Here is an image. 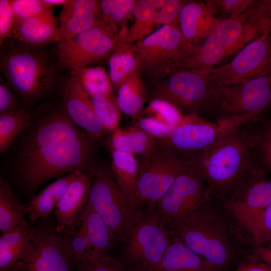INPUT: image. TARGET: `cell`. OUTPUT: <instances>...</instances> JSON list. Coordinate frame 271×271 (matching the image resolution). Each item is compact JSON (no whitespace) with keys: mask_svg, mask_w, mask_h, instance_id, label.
Segmentation results:
<instances>
[{"mask_svg":"<svg viewBox=\"0 0 271 271\" xmlns=\"http://www.w3.org/2000/svg\"><path fill=\"white\" fill-rule=\"evenodd\" d=\"M206 74L216 86L238 84L271 74L270 28L245 45L231 61Z\"/></svg>","mask_w":271,"mask_h":271,"instance_id":"obj_14","label":"cell"},{"mask_svg":"<svg viewBox=\"0 0 271 271\" xmlns=\"http://www.w3.org/2000/svg\"><path fill=\"white\" fill-rule=\"evenodd\" d=\"M93 172H81L78 175L57 203L54 210L55 229L57 232L62 233L70 226L87 204Z\"/></svg>","mask_w":271,"mask_h":271,"instance_id":"obj_23","label":"cell"},{"mask_svg":"<svg viewBox=\"0 0 271 271\" xmlns=\"http://www.w3.org/2000/svg\"><path fill=\"white\" fill-rule=\"evenodd\" d=\"M89 202L121 245L147 212L130 203L110 169L98 165L93 173Z\"/></svg>","mask_w":271,"mask_h":271,"instance_id":"obj_6","label":"cell"},{"mask_svg":"<svg viewBox=\"0 0 271 271\" xmlns=\"http://www.w3.org/2000/svg\"><path fill=\"white\" fill-rule=\"evenodd\" d=\"M152 116L176 127L186 122L190 115H185L169 102L158 98L152 99L142 114Z\"/></svg>","mask_w":271,"mask_h":271,"instance_id":"obj_38","label":"cell"},{"mask_svg":"<svg viewBox=\"0 0 271 271\" xmlns=\"http://www.w3.org/2000/svg\"><path fill=\"white\" fill-rule=\"evenodd\" d=\"M111 151L124 152L142 156L152 152L159 141L137 126L117 128L110 138Z\"/></svg>","mask_w":271,"mask_h":271,"instance_id":"obj_30","label":"cell"},{"mask_svg":"<svg viewBox=\"0 0 271 271\" xmlns=\"http://www.w3.org/2000/svg\"><path fill=\"white\" fill-rule=\"evenodd\" d=\"M232 271H271V266L253 259L240 263Z\"/></svg>","mask_w":271,"mask_h":271,"instance_id":"obj_47","label":"cell"},{"mask_svg":"<svg viewBox=\"0 0 271 271\" xmlns=\"http://www.w3.org/2000/svg\"><path fill=\"white\" fill-rule=\"evenodd\" d=\"M170 239L157 211L147 212L122 244L119 260L129 271H156Z\"/></svg>","mask_w":271,"mask_h":271,"instance_id":"obj_9","label":"cell"},{"mask_svg":"<svg viewBox=\"0 0 271 271\" xmlns=\"http://www.w3.org/2000/svg\"><path fill=\"white\" fill-rule=\"evenodd\" d=\"M251 12L256 17L265 18L270 20L271 0L256 1Z\"/></svg>","mask_w":271,"mask_h":271,"instance_id":"obj_48","label":"cell"},{"mask_svg":"<svg viewBox=\"0 0 271 271\" xmlns=\"http://www.w3.org/2000/svg\"><path fill=\"white\" fill-rule=\"evenodd\" d=\"M247 234L253 247L271 243V204L254 221Z\"/></svg>","mask_w":271,"mask_h":271,"instance_id":"obj_42","label":"cell"},{"mask_svg":"<svg viewBox=\"0 0 271 271\" xmlns=\"http://www.w3.org/2000/svg\"><path fill=\"white\" fill-rule=\"evenodd\" d=\"M251 251L255 259L271 266V243L253 247Z\"/></svg>","mask_w":271,"mask_h":271,"instance_id":"obj_49","label":"cell"},{"mask_svg":"<svg viewBox=\"0 0 271 271\" xmlns=\"http://www.w3.org/2000/svg\"><path fill=\"white\" fill-rule=\"evenodd\" d=\"M90 97L95 111L105 131L112 132L118 128L121 111L117 104L116 98L101 94Z\"/></svg>","mask_w":271,"mask_h":271,"instance_id":"obj_37","label":"cell"},{"mask_svg":"<svg viewBox=\"0 0 271 271\" xmlns=\"http://www.w3.org/2000/svg\"><path fill=\"white\" fill-rule=\"evenodd\" d=\"M31 108L23 106L7 113L0 114V153L3 154L18 136L31 123Z\"/></svg>","mask_w":271,"mask_h":271,"instance_id":"obj_34","label":"cell"},{"mask_svg":"<svg viewBox=\"0 0 271 271\" xmlns=\"http://www.w3.org/2000/svg\"><path fill=\"white\" fill-rule=\"evenodd\" d=\"M14 22L24 21L53 9L44 0H10Z\"/></svg>","mask_w":271,"mask_h":271,"instance_id":"obj_41","label":"cell"},{"mask_svg":"<svg viewBox=\"0 0 271 271\" xmlns=\"http://www.w3.org/2000/svg\"><path fill=\"white\" fill-rule=\"evenodd\" d=\"M10 39L35 46L57 44L61 41L58 18L52 9L30 19L14 22Z\"/></svg>","mask_w":271,"mask_h":271,"instance_id":"obj_24","label":"cell"},{"mask_svg":"<svg viewBox=\"0 0 271 271\" xmlns=\"http://www.w3.org/2000/svg\"><path fill=\"white\" fill-rule=\"evenodd\" d=\"M270 105L271 74L238 84L217 86L213 110L218 112V118L260 114Z\"/></svg>","mask_w":271,"mask_h":271,"instance_id":"obj_15","label":"cell"},{"mask_svg":"<svg viewBox=\"0 0 271 271\" xmlns=\"http://www.w3.org/2000/svg\"><path fill=\"white\" fill-rule=\"evenodd\" d=\"M45 2L54 6L62 5L65 4L68 0H44Z\"/></svg>","mask_w":271,"mask_h":271,"instance_id":"obj_50","label":"cell"},{"mask_svg":"<svg viewBox=\"0 0 271 271\" xmlns=\"http://www.w3.org/2000/svg\"><path fill=\"white\" fill-rule=\"evenodd\" d=\"M82 171H76L60 177L36 195L27 204L31 221L46 219L55 210L71 182Z\"/></svg>","mask_w":271,"mask_h":271,"instance_id":"obj_28","label":"cell"},{"mask_svg":"<svg viewBox=\"0 0 271 271\" xmlns=\"http://www.w3.org/2000/svg\"><path fill=\"white\" fill-rule=\"evenodd\" d=\"M216 18L219 20L235 18L252 9L254 0H207Z\"/></svg>","mask_w":271,"mask_h":271,"instance_id":"obj_39","label":"cell"},{"mask_svg":"<svg viewBox=\"0 0 271 271\" xmlns=\"http://www.w3.org/2000/svg\"><path fill=\"white\" fill-rule=\"evenodd\" d=\"M270 28L268 22L249 19L248 11L238 18L222 20L203 42L188 53L181 69L206 73Z\"/></svg>","mask_w":271,"mask_h":271,"instance_id":"obj_5","label":"cell"},{"mask_svg":"<svg viewBox=\"0 0 271 271\" xmlns=\"http://www.w3.org/2000/svg\"><path fill=\"white\" fill-rule=\"evenodd\" d=\"M58 19L61 41L105 23L100 1L96 0H68L62 6Z\"/></svg>","mask_w":271,"mask_h":271,"instance_id":"obj_21","label":"cell"},{"mask_svg":"<svg viewBox=\"0 0 271 271\" xmlns=\"http://www.w3.org/2000/svg\"><path fill=\"white\" fill-rule=\"evenodd\" d=\"M255 169L271 174V114L264 110L242 125Z\"/></svg>","mask_w":271,"mask_h":271,"instance_id":"obj_25","label":"cell"},{"mask_svg":"<svg viewBox=\"0 0 271 271\" xmlns=\"http://www.w3.org/2000/svg\"><path fill=\"white\" fill-rule=\"evenodd\" d=\"M117 91L116 100L121 111L137 119L141 116L147 99L140 70L131 74Z\"/></svg>","mask_w":271,"mask_h":271,"instance_id":"obj_32","label":"cell"},{"mask_svg":"<svg viewBox=\"0 0 271 271\" xmlns=\"http://www.w3.org/2000/svg\"><path fill=\"white\" fill-rule=\"evenodd\" d=\"M1 46V71L22 105L32 108L47 98L59 82L54 50L12 39Z\"/></svg>","mask_w":271,"mask_h":271,"instance_id":"obj_3","label":"cell"},{"mask_svg":"<svg viewBox=\"0 0 271 271\" xmlns=\"http://www.w3.org/2000/svg\"><path fill=\"white\" fill-rule=\"evenodd\" d=\"M135 126L158 140L168 138L177 127L152 116L139 117Z\"/></svg>","mask_w":271,"mask_h":271,"instance_id":"obj_43","label":"cell"},{"mask_svg":"<svg viewBox=\"0 0 271 271\" xmlns=\"http://www.w3.org/2000/svg\"><path fill=\"white\" fill-rule=\"evenodd\" d=\"M70 75L79 82L90 97L101 94L115 97L109 77L104 68L101 67H85L70 71Z\"/></svg>","mask_w":271,"mask_h":271,"instance_id":"obj_35","label":"cell"},{"mask_svg":"<svg viewBox=\"0 0 271 271\" xmlns=\"http://www.w3.org/2000/svg\"><path fill=\"white\" fill-rule=\"evenodd\" d=\"M82 271H129L119 259L105 255L97 260L90 261Z\"/></svg>","mask_w":271,"mask_h":271,"instance_id":"obj_46","label":"cell"},{"mask_svg":"<svg viewBox=\"0 0 271 271\" xmlns=\"http://www.w3.org/2000/svg\"><path fill=\"white\" fill-rule=\"evenodd\" d=\"M27 204H23L16 196L8 179L0 178V231L4 233L13 229L26 219Z\"/></svg>","mask_w":271,"mask_h":271,"instance_id":"obj_33","label":"cell"},{"mask_svg":"<svg viewBox=\"0 0 271 271\" xmlns=\"http://www.w3.org/2000/svg\"><path fill=\"white\" fill-rule=\"evenodd\" d=\"M132 49L141 72L160 76L176 71L186 53L178 20L139 41Z\"/></svg>","mask_w":271,"mask_h":271,"instance_id":"obj_12","label":"cell"},{"mask_svg":"<svg viewBox=\"0 0 271 271\" xmlns=\"http://www.w3.org/2000/svg\"><path fill=\"white\" fill-rule=\"evenodd\" d=\"M137 1L103 0L100 1V9L106 24H116L127 19L133 10Z\"/></svg>","mask_w":271,"mask_h":271,"instance_id":"obj_40","label":"cell"},{"mask_svg":"<svg viewBox=\"0 0 271 271\" xmlns=\"http://www.w3.org/2000/svg\"><path fill=\"white\" fill-rule=\"evenodd\" d=\"M36 226V253L29 261L21 260L9 271H76L75 263L63 234L55 224L45 220Z\"/></svg>","mask_w":271,"mask_h":271,"instance_id":"obj_16","label":"cell"},{"mask_svg":"<svg viewBox=\"0 0 271 271\" xmlns=\"http://www.w3.org/2000/svg\"><path fill=\"white\" fill-rule=\"evenodd\" d=\"M270 21H271V19H270ZM270 29H271V25H270Z\"/></svg>","mask_w":271,"mask_h":271,"instance_id":"obj_51","label":"cell"},{"mask_svg":"<svg viewBox=\"0 0 271 271\" xmlns=\"http://www.w3.org/2000/svg\"><path fill=\"white\" fill-rule=\"evenodd\" d=\"M24 106L8 83L0 79V114L16 111Z\"/></svg>","mask_w":271,"mask_h":271,"instance_id":"obj_44","label":"cell"},{"mask_svg":"<svg viewBox=\"0 0 271 271\" xmlns=\"http://www.w3.org/2000/svg\"><path fill=\"white\" fill-rule=\"evenodd\" d=\"M242 125L210 150L193 156L218 200L230 197L256 169Z\"/></svg>","mask_w":271,"mask_h":271,"instance_id":"obj_4","label":"cell"},{"mask_svg":"<svg viewBox=\"0 0 271 271\" xmlns=\"http://www.w3.org/2000/svg\"><path fill=\"white\" fill-rule=\"evenodd\" d=\"M36 226L25 220L2 233L0 237V271H9L17 262L31 260L36 253Z\"/></svg>","mask_w":271,"mask_h":271,"instance_id":"obj_22","label":"cell"},{"mask_svg":"<svg viewBox=\"0 0 271 271\" xmlns=\"http://www.w3.org/2000/svg\"><path fill=\"white\" fill-rule=\"evenodd\" d=\"M184 4L179 0L137 1L133 13L135 21L130 30L126 31L125 41L132 44L154 32L156 26L178 21Z\"/></svg>","mask_w":271,"mask_h":271,"instance_id":"obj_19","label":"cell"},{"mask_svg":"<svg viewBox=\"0 0 271 271\" xmlns=\"http://www.w3.org/2000/svg\"><path fill=\"white\" fill-rule=\"evenodd\" d=\"M154 91L155 98L172 103L185 115L213 110L216 86L210 75L199 71L182 69L168 74Z\"/></svg>","mask_w":271,"mask_h":271,"instance_id":"obj_10","label":"cell"},{"mask_svg":"<svg viewBox=\"0 0 271 271\" xmlns=\"http://www.w3.org/2000/svg\"><path fill=\"white\" fill-rule=\"evenodd\" d=\"M192 158L193 164L176 179L157 204L156 210L166 228L186 218L212 197L200 166Z\"/></svg>","mask_w":271,"mask_h":271,"instance_id":"obj_11","label":"cell"},{"mask_svg":"<svg viewBox=\"0 0 271 271\" xmlns=\"http://www.w3.org/2000/svg\"><path fill=\"white\" fill-rule=\"evenodd\" d=\"M166 228L215 271H232L240 263L254 259L250 239L213 196L195 212Z\"/></svg>","mask_w":271,"mask_h":271,"instance_id":"obj_2","label":"cell"},{"mask_svg":"<svg viewBox=\"0 0 271 271\" xmlns=\"http://www.w3.org/2000/svg\"><path fill=\"white\" fill-rule=\"evenodd\" d=\"M60 82L58 85L60 102L65 112L97 143L106 131L95 111L90 96L71 75Z\"/></svg>","mask_w":271,"mask_h":271,"instance_id":"obj_18","label":"cell"},{"mask_svg":"<svg viewBox=\"0 0 271 271\" xmlns=\"http://www.w3.org/2000/svg\"><path fill=\"white\" fill-rule=\"evenodd\" d=\"M79 217L88 237L90 246V261L108 254L117 243L102 218L95 211L89 200Z\"/></svg>","mask_w":271,"mask_h":271,"instance_id":"obj_26","label":"cell"},{"mask_svg":"<svg viewBox=\"0 0 271 271\" xmlns=\"http://www.w3.org/2000/svg\"><path fill=\"white\" fill-rule=\"evenodd\" d=\"M156 271H215L179 238L171 234L169 245Z\"/></svg>","mask_w":271,"mask_h":271,"instance_id":"obj_27","label":"cell"},{"mask_svg":"<svg viewBox=\"0 0 271 271\" xmlns=\"http://www.w3.org/2000/svg\"><path fill=\"white\" fill-rule=\"evenodd\" d=\"M109 67L112 87L118 90L131 74L140 70L132 44L124 39L117 42L109 58Z\"/></svg>","mask_w":271,"mask_h":271,"instance_id":"obj_31","label":"cell"},{"mask_svg":"<svg viewBox=\"0 0 271 271\" xmlns=\"http://www.w3.org/2000/svg\"><path fill=\"white\" fill-rule=\"evenodd\" d=\"M111 152L110 170L116 182L130 203L142 210L138 207L137 198L139 161L133 154L117 151Z\"/></svg>","mask_w":271,"mask_h":271,"instance_id":"obj_29","label":"cell"},{"mask_svg":"<svg viewBox=\"0 0 271 271\" xmlns=\"http://www.w3.org/2000/svg\"><path fill=\"white\" fill-rule=\"evenodd\" d=\"M96 144L60 102L43 101L3 154L11 185L31 200L46 183L76 171L93 172Z\"/></svg>","mask_w":271,"mask_h":271,"instance_id":"obj_1","label":"cell"},{"mask_svg":"<svg viewBox=\"0 0 271 271\" xmlns=\"http://www.w3.org/2000/svg\"><path fill=\"white\" fill-rule=\"evenodd\" d=\"M267 176L255 170L230 197L217 200L247 235L251 225L271 204V179Z\"/></svg>","mask_w":271,"mask_h":271,"instance_id":"obj_17","label":"cell"},{"mask_svg":"<svg viewBox=\"0 0 271 271\" xmlns=\"http://www.w3.org/2000/svg\"><path fill=\"white\" fill-rule=\"evenodd\" d=\"M118 39L116 25L104 23L60 41L54 49L60 70L87 67L113 51Z\"/></svg>","mask_w":271,"mask_h":271,"instance_id":"obj_13","label":"cell"},{"mask_svg":"<svg viewBox=\"0 0 271 271\" xmlns=\"http://www.w3.org/2000/svg\"><path fill=\"white\" fill-rule=\"evenodd\" d=\"M259 114L223 116L215 121L207 120L198 114H191L168 138L158 140L159 143L180 157L189 158L210 150L227 135Z\"/></svg>","mask_w":271,"mask_h":271,"instance_id":"obj_7","label":"cell"},{"mask_svg":"<svg viewBox=\"0 0 271 271\" xmlns=\"http://www.w3.org/2000/svg\"><path fill=\"white\" fill-rule=\"evenodd\" d=\"M14 17L10 0L0 1V45L11 39Z\"/></svg>","mask_w":271,"mask_h":271,"instance_id":"obj_45","label":"cell"},{"mask_svg":"<svg viewBox=\"0 0 271 271\" xmlns=\"http://www.w3.org/2000/svg\"><path fill=\"white\" fill-rule=\"evenodd\" d=\"M62 233L72 254L76 271H82L90 261V246L79 216Z\"/></svg>","mask_w":271,"mask_h":271,"instance_id":"obj_36","label":"cell"},{"mask_svg":"<svg viewBox=\"0 0 271 271\" xmlns=\"http://www.w3.org/2000/svg\"><path fill=\"white\" fill-rule=\"evenodd\" d=\"M193 163L159 143L152 152L139 161L137 198L140 209L151 212L176 179Z\"/></svg>","mask_w":271,"mask_h":271,"instance_id":"obj_8","label":"cell"},{"mask_svg":"<svg viewBox=\"0 0 271 271\" xmlns=\"http://www.w3.org/2000/svg\"><path fill=\"white\" fill-rule=\"evenodd\" d=\"M220 21L206 1L185 3L178 22L185 52L206 38Z\"/></svg>","mask_w":271,"mask_h":271,"instance_id":"obj_20","label":"cell"}]
</instances>
